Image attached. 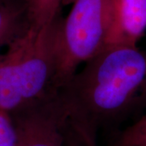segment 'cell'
<instances>
[{"label":"cell","mask_w":146,"mask_h":146,"mask_svg":"<svg viewBox=\"0 0 146 146\" xmlns=\"http://www.w3.org/2000/svg\"><path fill=\"white\" fill-rule=\"evenodd\" d=\"M68 124L89 146L101 127L129 113L146 97V50L106 46L58 90Z\"/></svg>","instance_id":"obj_1"},{"label":"cell","mask_w":146,"mask_h":146,"mask_svg":"<svg viewBox=\"0 0 146 146\" xmlns=\"http://www.w3.org/2000/svg\"><path fill=\"white\" fill-rule=\"evenodd\" d=\"M58 16L42 28L30 25L0 54V110L12 114L57 92Z\"/></svg>","instance_id":"obj_2"},{"label":"cell","mask_w":146,"mask_h":146,"mask_svg":"<svg viewBox=\"0 0 146 146\" xmlns=\"http://www.w3.org/2000/svg\"><path fill=\"white\" fill-rule=\"evenodd\" d=\"M110 0H75L61 18L56 37V90L72 79L78 68L104 48L110 23Z\"/></svg>","instance_id":"obj_3"},{"label":"cell","mask_w":146,"mask_h":146,"mask_svg":"<svg viewBox=\"0 0 146 146\" xmlns=\"http://www.w3.org/2000/svg\"><path fill=\"white\" fill-rule=\"evenodd\" d=\"M11 116L16 146H65L68 119L58 92Z\"/></svg>","instance_id":"obj_4"},{"label":"cell","mask_w":146,"mask_h":146,"mask_svg":"<svg viewBox=\"0 0 146 146\" xmlns=\"http://www.w3.org/2000/svg\"><path fill=\"white\" fill-rule=\"evenodd\" d=\"M145 33L146 0H110L105 46H137Z\"/></svg>","instance_id":"obj_5"},{"label":"cell","mask_w":146,"mask_h":146,"mask_svg":"<svg viewBox=\"0 0 146 146\" xmlns=\"http://www.w3.org/2000/svg\"><path fill=\"white\" fill-rule=\"evenodd\" d=\"M29 26L25 0H0V50Z\"/></svg>","instance_id":"obj_6"},{"label":"cell","mask_w":146,"mask_h":146,"mask_svg":"<svg viewBox=\"0 0 146 146\" xmlns=\"http://www.w3.org/2000/svg\"><path fill=\"white\" fill-rule=\"evenodd\" d=\"M75 0H25L29 25L42 28L52 22L62 6L72 4Z\"/></svg>","instance_id":"obj_7"},{"label":"cell","mask_w":146,"mask_h":146,"mask_svg":"<svg viewBox=\"0 0 146 146\" xmlns=\"http://www.w3.org/2000/svg\"><path fill=\"white\" fill-rule=\"evenodd\" d=\"M146 140V112L139 119L123 131L115 146H135Z\"/></svg>","instance_id":"obj_8"},{"label":"cell","mask_w":146,"mask_h":146,"mask_svg":"<svg viewBox=\"0 0 146 146\" xmlns=\"http://www.w3.org/2000/svg\"><path fill=\"white\" fill-rule=\"evenodd\" d=\"M0 146H16V132L10 114L0 110Z\"/></svg>","instance_id":"obj_9"},{"label":"cell","mask_w":146,"mask_h":146,"mask_svg":"<svg viewBox=\"0 0 146 146\" xmlns=\"http://www.w3.org/2000/svg\"><path fill=\"white\" fill-rule=\"evenodd\" d=\"M65 146H89L86 142L79 136L78 134L73 130L68 124L67 132H66V140Z\"/></svg>","instance_id":"obj_10"},{"label":"cell","mask_w":146,"mask_h":146,"mask_svg":"<svg viewBox=\"0 0 146 146\" xmlns=\"http://www.w3.org/2000/svg\"><path fill=\"white\" fill-rule=\"evenodd\" d=\"M135 146H146V140L145 141H142L140 143H138L137 145H136Z\"/></svg>","instance_id":"obj_11"}]
</instances>
